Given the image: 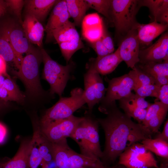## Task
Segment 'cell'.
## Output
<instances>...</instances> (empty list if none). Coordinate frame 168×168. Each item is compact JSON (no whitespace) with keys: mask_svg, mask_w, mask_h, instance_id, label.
I'll return each mask as SVG.
<instances>
[{"mask_svg":"<svg viewBox=\"0 0 168 168\" xmlns=\"http://www.w3.org/2000/svg\"><path fill=\"white\" fill-rule=\"evenodd\" d=\"M98 110L106 115L104 118H97L105 133L104 148L100 160L106 168L107 164L114 163L132 144L152 138V134L149 130L122 112L115 101L99 105Z\"/></svg>","mask_w":168,"mask_h":168,"instance_id":"cell-1","label":"cell"},{"mask_svg":"<svg viewBox=\"0 0 168 168\" xmlns=\"http://www.w3.org/2000/svg\"><path fill=\"white\" fill-rule=\"evenodd\" d=\"M99 126L97 118L92 112L88 110L70 138L77 143L81 154L100 160L103 152L100 144Z\"/></svg>","mask_w":168,"mask_h":168,"instance_id":"cell-2","label":"cell"},{"mask_svg":"<svg viewBox=\"0 0 168 168\" xmlns=\"http://www.w3.org/2000/svg\"><path fill=\"white\" fill-rule=\"evenodd\" d=\"M19 68L13 73L24 84L29 96L36 98L44 95L40 81L39 68L42 61L40 49L34 47L26 54Z\"/></svg>","mask_w":168,"mask_h":168,"instance_id":"cell-3","label":"cell"},{"mask_svg":"<svg viewBox=\"0 0 168 168\" xmlns=\"http://www.w3.org/2000/svg\"><path fill=\"white\" fill-rule=\"evenodd\" d=\"M85 104L83 90L79 87L72 89L70 96L60 97L54 105L46 110L40 120V128L71 116Z\"/></svg>","mask_w":168,"mask_h":168,"instance_id":"cell-4","label":"cell"},{"mask_svg":"<svg viewBox=\"0 0 168 168\" xmlns=\"http://www.w3.org/2000/svg\"><path fill=\"white\" fill-rule=\"evenodd\" d=\"M40 50L44 65L42 77L50 85V94L61 97L68 82L72 79L74 63L62 65L53 60L44 48Z\"/></svg>","mask_w":168,"mask_h":168,"instance_id":"cell-5","label":"cell"},{"mask_svg":"<svg viewBox=\"0 0 168 168\" xmlns=\"http://www.w3.org/2000/svg\"><path fill=\"white\" fill-rule=\"evenodd\" d=\"M140 7L138 0H111V17L117 34L125 36L136 29L138 23L136 15Z\"/></svg>","mask_w":168,"mask_h":168,"instance_id":"cell-6","label":"cell"},{"mask_svg":"<svg viewBox=\"0 0 168 168\" xmlns=\"http://www.w3.org/2000/svg\"><path fill=\"white\" fill-rule=\"evenodd\" d=\"M118 164L127 168H158L152 152L141 143H135L126 149L119 156Z\"/></svg>","mask_w":168,"mask_h":168,"instance_id":"cell-7","label":"cell"},{"mask_svg":"<svg viewBox=\"0 0 168 168\" xmlns=\"http://www.w3.org/2000/svg\"><path fill=\"white\" fill-rule=\"evenodd\" d=\"M136 78L134 69L127 74L111 79L106 77L105 79L108 83V86L105 96L100 102V105H107L128 96L133 90Z\"/></svg>","mask_w":168,"mask_h":168,"instance_id":"cell-8","label":"cell"},{"mask_svg":"<svg viewBox=\"0 0 168 168\" xmlns=\"http://www.w3.org/2000/svg\"><path fill=\"white\" fill-rule=\"evenodd\" d=\"M87 70L84 75V95L88 110L92 112L95 105L104 98L106 88L100 74L89 63Z\"/></svg>","mask_w":168,"mask_h":168,"instance_id":"cell-9","label":"cell"},{"mask_svg":"<svg viewBox=\"0 0 168 168\" xmlns=\"http://www.w3.org/2000/svg\"><path fill=\"white\" fill-rule=\"evenodd\" d=\"M2 26L10 44L21 63L23 58L22 54L29 52L34 47L27 39L22 26L17 20L8 19Z\"/></svg>","mask_w":168,"mask_h":168,"instance_id":"cell-10","label":"cell"},{"mask_svg":"<svg viewBox=\"0 0 168 168\" xmlns=\"http://www.w3.org/2000/svg\"><path fill=\"white\" fill-rule=\"evenodd\" d=\"M83 119L73 115L44 128H40L42 135L49 142L56 143L70 137Z\"/></svg>","mask_w":168,"mask_h":168,"instance_id":"cell-11","label":"cell"},{"mask_svg":"<svg viewBox=\"0 0 168 168\" xmlns=\"http://www.w3.org/2000/svg\"><path fill=\"white\" fill-rule=\"evenodd\" d=\"M118 48L122 61L128 67L134 69L139 62L140 50L136 29L130 30L124 36Z\"/></svg>","mask_w":168,"mask_h":168,"instance_id":"cell-12","label":"cell"},{"mask_svg":"<svg viewBox=\"0 0 168 168\" xmlns=\"http://www.w3.org/2000/svg\"><path fill=\"white\" fill-rule=\"evenodd\" d=\"M140 63L168 61V33H163L154 44L146 49H140Z\"/></svg>","mask_w":168,"mask_h":168,"instance_id":"cell-13","label":"cell"},{"mask_svg":"<svg viewBox=\"0 0 168 168\" xmlns=\"http://www.w3.org/2000/svg\"><path fill=\"white\" fill-rule=\"evenodd\" d=\"M70 17L66 0H58L45 26V30L47 33L46 41H50L52 39V31L66 23Z\"/></svg>","mask_w":168,"mask_h":168,"instance_id":"cell-14","label":"cell"},{"mask_svg":"<svg viewBox=\"0 0 168 168\" xmlns=\"http://www.w3.org/2000/svg\"><path fill=\"white\" fill-rule=\"evenodd\" d=\"M22 27L29 42L43 48L44 29L42 23L33 16L25 14Z\"/></svg>","mask_w":168,"mask_h":168,"instance_id":"cell-15","label":"cell"},{"mask_svg":"<svg viewBox=\"0 0 168 168\" xmlns=\"http://www.w3.org/2000/svg\"><path fill=\"white\" fill-rule=\"evenodd\" d=\"M168 24L154 21L147 24L138 23L136 29L140 46H148L160 35L167 30Z\"/></svg>","mask_w":168,"mask_h":168,"instance_id":"cell-16","label":"cell"},{"mask_svg":"<svg viewBox=\"0 0 168 168\" xmlns=\"http://www.w3.org/2000/svg\"><path fill=\"white\" fill-rule=\"evenodd\" d=\"M58 0H25V14L31 15L41 23L45 20L50 11Z\"/></svg>","mask_w":168,"mask_h":168,"instance_id":"cell-17","label":"cell"},{"mask_svg":"<svg viewBox=\"0 0 168 168\" xmlns=\"http://www.w3.org/2000/svg\"><path fill=\"white\" fill-rule=\"evenodd\" d=\"M122 61L118 48L111 54L91 58L89 62L100 74L105 75L112 72Z\"/></svg>","mask_w":168,"mask_h":168,"instance_id":"cell-18","label":"cell"},{"mask_svg":"<svg viewBox=\"0 0 168 168\" xmlns=\"http://www.w3.org/2000/svg\"><path fill=\"white\" fill-rule=\"evenodd\" d=\"M140 7L145 6L149 9L154 21L168 24V0H138Z\"/></svg>","mask_w":168,"mask_h":168,"instance_id":"cell-19","label":"cell"},{"mask_svg":"<svg viewBox=\"0 0 168 168\" xmlns=\"http://www.w3.org/2000/svg\"><path fill=\"white\" fill-rule=\"evenodd\" d=\"M106 168L100 159L78 153L71 148L69 153L67 168Z\"/></svg>","mask_w":168,"mask_h":168,"instance_id":"cell-20","label":"cell"},{"mask_svg":"<svg viewBox=\"0 0 168 168\" xmlns=\"http://www.w3.org/2000/svg\"><path fill=\"white\" fill-rule=\"evenodd\" d=\"M30 140L22 142L15 156L5 162L2 168H28Z\"/></svg>","mask_w":168,"mask_h":168,"instance_id":"cell-21","label":"cell"},{"mask_svg":"<svg viewBox=\"0 0 168 168\" xmlns=\"http://www.w3.org/2000/svg\"><path fill=\"white\" fill-rule=\"evenodd\" d=\"M49 142L53 159L58 168H67L69 152L71 148L68 144L67 139L56 143Z\"/></svg>","mask_w":168,"mask_h":168,"instance_id":"cell-22","label":"cell"},{"mask_svg":"<svg viewBox=\"0 0 168 168\" xmlns=\"http://www.w3.org/2000/svg\"><path fill=\"white\" fill-rule=\"evenodd\" d=\"M70 17L74 21L75 26L81 25L87 10L89 8L85 0H65Z\"/></svg>","mask_w":168,"mask_h":168,"instance_id":"cell-23","label":"cell"},{"mask_svg":"<svg viewBox=\"0 0 168 168\" xmlns=\"http://www.w3.org/2000/svg\"><path fill=\"white\" fill-rule=\"evenodd\" d=\"M0 55L7 62L12 63L18 69L21 62L10 44L2 25L0 27Z\"/></svg>","mask_w":168,"mask_h":168,"instance_id":"cell-24","label":"cell"},{"mask_svg":"<svg viewBox=\"0 0 168 168\" xmlns=\"http://www.w3.org/2000/svg\"><path fill=\"white\" fill-rule=\"evenodd\" d=\"M75 26L73 22L68 20L63 25L52 31V39H54L58 44L80 38Z\"/></svg>","mask_w":168,"mask_h":168,"instance_id":"cell-25","label":"cell"},{"mask_svg":"<svg viewBox=\"0 0 168 168\" xmlns=\"http://www.w3.org/2000/svg\"><path fill=\"white\" fill-rule=\"evenodd\" d=\"M41 132L40 129L34 132L30 140L28 168H38L42 165L43 159L39 151Z\"/></svg>","mask_w":168,"mask_h":168,"instance_id":"cell-26","label":"cell"},{"mask_svg":"<svg viewBox=\"0 0 168 168\" xmlns=\"http://www.w3.org/2000/svg\"><path fill=\"white\" fill-rule=\"evenodd\" d=\"M138 63L135 67L152 77L157 76L168 77V61Z\"/></svg>","mask_w":168,"mask_h":168,"instance_id":"cell-27","label":"cell"},{"mask_svg":"<svg viewBox=\"0 0 168 168\" xmlns=\"http://www.w3.org/2000/svg\"><path fill=\"white\" fill-rule=\"evenodd\" d=\"M141 142L152 152L164 159H168V142L159 139L152 138L145 139Z\"/></svg>","mask_w":168,"mask_h":168,"instance_id":"cell-28","label":"cell"},{"mask_svg":"<svg viewBox=\"0 0 168 168\" xmlns=\"http://www.w3.org/2000/svg\"><path fill=\"white\" fill-rule=\"evenodd\" d=\"M62 54L68 63L73 55L78 50L84 48V44L80 38L58 44Z\"/></svg>","mask_w":168,"mask_h":168,"instance_id":"cell-29","label":"cell"},{"mask_svg":"<svg viewBox=\"0 0 168 168\" xmlns=\"http://www.w3.org/2000/svg\"><path fill=\"white\" fill-rule=\"evenodd\" d=\"M89 8L93 9L111 21V0H85Z\"/></svg>","mask_w":168,"mask_h":168,"instance_id":"cell-30","label":"cell"},{"mask_svg":"<svg viewBox=\"0 0 168 168\" xmlns=\"http://www.w3.org/2000/svg\"><path fill=\"white\" fill-rule=\"evenodd\" d=\"M1 86L8 91L13 101L19 103L23 102L25 96L20 90L15 81L10 77H6Z\"/></svg>","mask_w":168,"mask_h":168,"instance_id":"cell-31","label":"cell"},{"mask_svg":"<svg viewBox=\"0 0 168 168\" xmlns=\"http://www.w3.org/2000/svg\"><path fill=\"white\" fill-rule=\"evenodd\" d=\"M119 100V103L133 106L144 109H147L151 104L146 101L145 98L132 92L127 96Z\"/></svg>","mask_w":168,"mask_h":168,"instance_id":"cell-32","label":"cell"},{"mask_svg":"<svg viewBox=\"0 0 168 168\" xmlns=\"http://www.w3.org/2000/svg\"><path fill=\"white\" fill-rule=\"evenodd\" d=\"M119 106L127 115L137 120L139 123L142 124L145 119L147 110L137 107L119 103Z\"/></svg>","mask_w":168,"mask_h":168,"instance_id":"cell-33","label":"cell"},{"mask_svg":"<svg viewBox=\"0 0 168 168\" xmlns=\"http://www.w3.org/2000/svg\"><path fill=\"white\" fill-rule=\"evenodd\" d=\"M160 86L155 85H141L137 81L136 78V83L133 90L135 91V94L145 98L148 96L157 98Z\"/></svg>","mask_w":168,"mask_h":168,"instance_id":"cell-34","label":"cell"},{"mask_svg":"<svg viewBox=\"0 0 168 168\" xmlns=\"http://www.w3.org/2000/svg\"><path fill=\"white\" fill-rule=\"evenodd\" d=\"M103 25L95 26L82 29V34L84 38L89 43H91L101 38L104 31Z\"/></svg>","mask_w":168,"mask_h":168,"instance_id":"cell-35","label":"cell"},{"mask_svg":"<svg viewBox=\"0 0 168 168\" xmlns=\"http://www.w3.org/2000/svg\"><path fill=\"white\" fill-rule=\"evenodd\" d=\"M7 10H9L16 17V20L22 26L23 21L21 16L22 10L25 5V0H5Z\"/></svg>","mask_w":168,"mask_h":168,"instance_id":"cell-36","label":"cell"},{"mask_svg":"<svg viewBox=\"0 0 168 168\" xmlns=\"http://www.w3.org/2000/svg\"><path fill=\"white\" fill-rule=\"evenodd\" d=\"M166 110H168V105H165L160 101L151 104L147 110L146 116L142 124L145 126L152 117Z\"/></svg>","mask_w":168,"mask_h":168,"instance_id":"cell-37","label":"cell"},{"mask_svg":"<svg viewBox=\"0 0 168 168\" xmlns=\"http://www.w3.org/2000/svg\"><path fill=\"white\" fill-rule=\"evenodd\" d=\"M39 151L40 154L42 158V165L50 162L53 160L51 152L50 144L41 133Z\"/></svg>","mask_w":168,"mask_h":168,"instance_id":"cell-38","label":"cell"},{"mask_svg":"<svg viewBox=\"0 0 168 168\" xmlns=\"http://www.w3.org/2000/svg\"><path fill=\"white\" fill-rule=\"evenodd\" d=\"M168 110L164 111L152 117L145 126L152 133L157 132L165 120Z\"/></svg>","mask_w":168,"mask_h":168,"instance_id":"cell-39","label":"cell"},{"mask_svg":"<svg viewBox=\"0 0 168 168\" xmlns=\"http://www.w3.org/2000/svg\"><path fill=\"white\" fill-rule=\"evenodd\" d=\"M101 18L97 13H93L85 16L82 23V29L89 27L102 25Z\"/></svg>","mask_w":168,"mask_h":168,"instance_id":"cell-40","label":"cell"},{"mask_svg":"<svg viewBox=\"0 0 168 168\" xmlns=\"http://www.w3.org/2000/svg\"><path fill=\"white\" fill-rule=\"evenodd\" d=\"M134 69L136 73L137 80L140 84L144 85H155L154 80L151 76L136 67Z\"/></svg>","mask_w":168,"mask_h":168,"instance_id":"cell-41","label":"cell"},{"mask_svg":"<svg viewBox=\"0 0 168 168\" xmlns=\"http://www.w3.org/2000/svg\"><path fill=\"white\" fill-rule=\"evenodd\" d=\"M91 47L96 52L97 57H101L110 54L108 50L100 39L89 43Z\"/></svg>","mask_w":168,"mask_h":168,"instance_id":"cell-42","label":"cell"},{"mask_svg":"<svg viewBox=\"0 0 168 168\" xmlns=\"http://www.w3.org/2000/svg\"><path fill=\"white\" fill-rule=\"evenodd\" d=\"M100 40L103 44L107 49L109 54L113 53L114 48L112 39L104 29Z\"/></svg>","mask_w":168,"mask_h":168,"instance_id":"cell-43","label":"cell"},{"mask_svg":"<svg viewBox=\"0 0 168 168\" xmlns=\"http://www.w3.org/2000/svg\"><path fill=\"white\" fill-rule=\"evenodd\" d=\"M157 98L160 101L168 105V84L160 86L158 90Z\"/></svg>","mask_w":168,"mask_h":168,"instance_id":"cell-44","label":"cell"},{"mask_svg":"<svg viewBox=\"0 0 168 168\" xmlns=\"http://www.w3.org/2000/svg\"><path fill=\"white\" fill-rule=\"evenodd\" d=\"M0 100L7 103L13 100L7 90L2 86H0Z\"/></svg>","mask_w":168,"mask_h":168,"instance_id":"cell-45","label":"cell"},{"mask_svg":"<svg viewBox=\"0 0 168 168\" xmlns=\"http://www.w3.org/2000/svg\"><path fill=\"white\" fill-rule=\"evenodd\" d=\"M155 138H158L168 142V120L164 125L162 131L156 135Z\"/></svg>","mask_w":168,"mask_h":168,"instance_id":"cell-46","label":"cell"},{"mask_svg":"<svg viewBox=\"0 0 168 168\" xmlns=\"http://www.w3.org/2000/svg\"><path fill=\"white\" fill-rule=\"evenodd\" d=\"M0 74L4 75L6 77L10 76L7 73L6 62L3 58L0 55Z\"/></svg>","mask_w":168,"mask_h":168,"instance_id":"cell-47","label":"cell"},{"mask_svg":"<svg viewBox=\"0 0 168 168\" xmlns=\"http://www.w3.org/2000/svg\"><path fill=\"white\" fill-rule=\"evenodd\" d=\"M7 130L6 126L0 122V144H2L6 140Z\"/></svg>","mask_w":168,"mask_h":168,"instance_id":"cell-48","label":"cell"},{"mask_svg":"<svg viewBox=\"0 0 168 168\" xmlns=\"http://www.w3.org/2000/svg\"><path fill=\"white\" fill-rule=\"evenodd\" d=\"M7 10L5 1L0 0V18L3 16Z\"/></svg>","mask_w":168,"mask_h":168,"instance_id":"cell-49","label":"cell"},{"mask_svg":"<svg viewBox=\"0 0 168 168\" xmlns=\"http://www.w3.org/2000/svg\"><path fill=\"white\" fill-rule=\"evenodd\" d=\"M167 160L166 161L161 163L159 167L158 168H168V162Z\"/></svg>","mask_w":168,"mask_h":168,"instance_id":"cell-50","label":"cell"},{"mask_svg":"<svg viewBox=\"0 0 168 168\" xmlns=\"http://www.w3.org/2000/svg\"><path fill=\"white\" fill-rule=\"evenodd\" d=\"M5 77L4 75L0 74V86L2 84L5 78Z\"/></svg>","mask_w":168,"mask_h":168,"instance_id":"cell-51","label":"cell"},{"mask_svg":"<svg viewBox=\"0 0 168 168\" xmlns=\"http://www.w3.org/2000/svg\"><path fill=\"white\" fill-rule=\"evenodd\" d=\"M112 168H126V167H125L124 166L118 164L117 165H116L115 166L113 167Z\"/></svg>","mask_w":168,"mask_h":168,"instance_id":"cell-52","label":"cell"},{"mask_svg":"<svg viewBox=\"0 0 168 168\" xmlns=\"http://www.w3.org/2000/svg\"><path fill=\"white\" fill-rule=\"evenodd\" d=\"M1 100H0V108L4 107V106L6 105V103L3 101H1Z\"/></svg>","mask_w":168,"mask_h":168,"instance_id":"cell-53","label":"cell"},{"mask_svg":"<svg viewBox=\"0 0 168 168\" xmlns=\"http://www.w3.org/2000/svg\"><path fill=\"white\" fill-rule=\"evenodd\" d=\"M4 162H0V168H2Z\"/></svg>","mask_w":168,"mask_h":168,"instance_id":"cell-54","label":"cell"},{"mask_svg":"<svg viewBox=\"0 0 168 168\" xmlns=\"http://www.w3.org/2000/svg\"></svg>","mask_w":168,"mask_h":168,"instance_id":"cell-55","label":"cell"}]
</instances>
